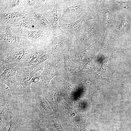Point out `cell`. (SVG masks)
Wrapping results in <instances>:
<instances>
[{
  "mask_svg": "<svg viewBox=\"0 0 131 131\" xmlns=\"http://www.w3.org/2000/svg\"><path fill=\"white\" fill-rule=\"evenodd\" d=\"M89 1L55 0L57 9L58 23L69 24L79 19L90 12Z\"/></svg>",
  "mask_w": 131,
  "mask_h": 131,
  "instance_id": "obj_1",
  "label": "cell"
},
{
  "mask_svg": "<svg viewBox=\"0 0 131 131\" xmlns=\"http://www.w3.org/2000/svg\"><path fill=\"white\" fill-rule=\"evenodd\" d=\"M65 32L64 34L53 35L44 46L50 57L48 60L54 65L63 64L61 63L62 59H64L61 52L67 48H71L75 40L73 34L67 31Z\"/></svg>",
  "mask_w": 131,
  "mask_h": 131,
  "instance_id": "obj_2",
  "label": "cell"
},
{
  "mask_svg": "<svg viewBox=\"0 0 131 131\" xmlns=\"http://www.w3.org/2000/svg\"><path fill=\"white\" fill-rule=\"evenodd\" d=\"M44 63L33 66L20 65L18 67L16 73V81L23 87L28 94L32 93L30 86L33 77L38 71L43 70Z\"/></svg>",
  "mask_w": 131,
  "mask_h": 131,
  "instance_id": "obj_3",
  "label": "cell"
},
{
  "mask_svg": "<svg viewBox=\"0 0 131 131\" xmlns=\"http://www.w3.org/2000/svg\"><path fill=\"white\" fill-rule=\"evenodd\" d=\"M63 66L60 64L54 65L48 60L45 62L43 71L40 74V78L43 84V91L45 97L47 94L49 85L52 79L57 76L65 77L63 72Z\"/></svg>",
  "mask_w": 131,
  "mask_h": 131,
  "instance_id": "obj_4",
  "label": "cell"
},
{
  "mask_svg": "<svg viewBox=\"0 0 131 131\" xmlns=\"http://www.w3.org/2000/svg\"><path fill=\"white\" fill-rule=\"evenodd\" d=\"M34 48V46L28 44L20 48L0 52V67L5 64L12 62L20 63Z\"/></svg>",
  "mask_w": 131,
  "mask_h": 131,
  "instance_id": "obj_5",
  "label": "cell"
},
{
  "mask_svg": "<svg viewBox=\"0 0 131 131\" xmlns=\"http://www.w3.org/2000/svg\"><path fill=\"white\" fill-rule=\"evenodd\" d=\"M3 65L5 69L0 74V82L6 85L12 92H14L19 88L20 85L16 81V76L20 63L18 62H14Z\"/></svg>",
  "mask_w": 131,
  "mask_h": 131,
  "instance_id": "obj_6",
  "label": "cell"
},
{
  "mask_svg": "<svg viewBox=\"0 0 131 131\" xmlns=\"http://www.w3.org/2000/svg\"><path fill=\"white\" fill-rule=\"evenodd\" d=\"M50 57L44 47H36L20 63V65L33 66L41 65Z\"/></svg>",
  "mask_w": 131,
  "mask_h": 131,
  "instance_id": "obj_7",
  "label": "cell"
},
{
  "mask_svg": "<svg viewBox=\"0 0 131 131\" xmlns=\"http://www.w3.org/2000/svg\"><path fill=\"white\" fill-rule=\"evenodd\" d=\"M71 48L64 49L61 52L64 60L63 72L65 75V80L67 81L70 77L77 69L82 66V65L75 63L71 59L69 51Z\"/></svg>",
  "mask_w": 131,
  "mask_h": 131,
  "instance_id": "obj_8",
  "label": "cell"
},
{
  "mask_svg": "<svg viewBox=\"0 0 131 131\" xmlns=\"http://www.w3.org/2000/svg\"><path fill=\"white\" fill-rule=\"evenodd\" d=\"M60 96L59 91L54 78L49 85L47 94L45 98L52 106L55 115L57 112L58 103Z\"/></svg>",
  "mask_w": 131,
  "mask_h": 131,
  "instance_id": "obj_9",
  "label": "cell"
},
{
  "mask_svg": "<svg viewBox=\"0 0 131 131\" xmlns=\"http://www.w3.org/2000/svg\"><path fill=\"white\" fill-rule=\"evenodd\" d=\"M44 13L45 17L51 24L54 35L64 34L65 33V32L62 30L59 24L57 9L55 2L53 8L48 12Z\"/></svg>",
  "mask_w": 131,
  "mask_h": 131,
  "instance_id": "obj_10",
  "label": "cell"
},
{
  "mask_svg": "<svg viewBox=\"0 0 131 131\" xmlns=\"http://www.w3.org/2000/svg\"><path fill=\"white\" fill-rule=\"evenodd\" d=\"M86 15L82 16L79 19L72 23L66 24L59 23L62 30L64 32L67 31L73 34L75 38L74 42L78 41L82 34L81 28L82 24Z\"/></svg>",
  "mask_w": 131,
  "mask_h": 131,
  "instance_id": "obj_11",
  "label": "cell"
},
{
  "mask_svg": "<svg viewBox=\"0 0 131 131\" xmlns=\"http://www.w3.org/2000/svg\"><path fill=\"white\" fill-rule=\"evenodd\" d=\"M54 79L59 88H62L69 91L78 97L82 89L76 84H72L67 81L64 77L61 76H56Z\"/></svg>",
  "mask_w": 131,
  "mask_h": 131,
  "instance_id": "obj_12",
  "label": "cell"
},
{
  "mask_svg": "<svg viewBox=\"0 0 131 131\" xmlns=\"http://www.w3.org/2000/svg\"><path fill=\"white\" fill-rule=\"evenodd\" d=\"M35 103L37 106L43 113L51 116L55 115L52 106L45 98L38 95L35 98Z\"/></svg>",
  "mask_w": 131,
  "mask_h": 131,
  "instance_id": "obj_13",
  "label": "cell"
},
{
  "mask_svg": "<svg viewBox=\"0 0 131 131\" xmlns=\"http://www.w3.org/2000/svg\"><path fill=\"white\" fill-rule=\"evenodd\" d=\"M60 97L58 103L57 111H60L62 115L68 119L74 118L76 115L72 109L67 103L65 101L64 98L60 95Z\"/></svg>",
  "mask_w": 131,
  "mask_h": 131,
  "instance_id": "obj_14",
  "label": "cell"
},
{
  "mask_svg": "<svg viewBox=\"0 0 131 131\" xmlns=\"http://www.w3.org/2000/svg\"><path fill=\"white\" fill-rule=\"evenodd\" d=\"M9 106L7 104L3 107L0 113V131H7V128L10 124V117L9 111Z\"/></svg>",
  "mask_w": 131,
  "mask_h": 131,
  "instance_id": "obj_15",
  "label": "cell"
},
{
  "mask_svg": "<svg viewBox=\"0 0 131 131\" xmlns=\"http://www.w3.org/2000/svg\"><path fill=\"white\" fill-rule=\"evenodd\" d=\"M44 13H35L36 20L43 29L53 32L51 24L45 17Z\"/></svg>",
  "mask_w": 131,
  "mask_h": 131,
  "instance_id": "obj_16",
  "label": "cell"
},
{
  "mask_svg": "<svg viewBox=\"0 0 131 131\" xmlns=\"http://www.w3.org/2000/svg\"><path fill=\"white\" fill-rule=\"evenodd\" d=\"M9 111L10 117L9 128L7 131H20V128L16 117L13 114L11 107L9 106Z\"/></svg>",
  "mask_w": 131,
  "mask_h": 131,
  "instance_id": "obj_17",
  "label": "cell"
},
{
  "mask_svg": "<svg viewBox=\"0 0 131 131\" xmlns=\"http://www.w3.org/2000/svg\"><path fill=\"white\" fill-rule=\"evenodd\" d=\"M95 58H92L88 61L78 72L93 73L95 71Z\"/></svg>",
  "mask_w": 131,
  "mask_h": 131,
  "instance_id": "obj_18",
  "label": "cell"
},
{
  "mask_svg": "<svg viewBox=\"0 0 131 131\" xmlns=\"http://www.w3.org/2000/svg\"><path fill=\"white\" fill-rule=\"evenodd\" d=\"M85 122L81 120L76 121L72 126L73 131H81L85 127Z\"/></svg>",
  "mask_w": 131,
  "mask_h": 131,
  "instance_id": "obj_19",
  "label": "cell"
},
{
  "mask_svg": "<svg viewBox=\"0 0 131 131\" xmlns=\"http://www.w3.org/2000/svg\"><path fill=\"white\" fill-rule=\"evenodd\" d=\"M19 15V14L12 12L5 13L1 14V16H3V19L7 22L12 21L16 17L18 16Z\"/></svg>",
  "mask_w": 131,
  "mask_h": 131,
  "instance_id": "obj_20",
  "label": "cell"
},
{
  "mask_svg": "<svg viewBox=\"0 0 131 131\" xmlns=\"http://www.w3.org/2000/svg\"><path fill=\"white\" fill-rule=\"evenodd\" d=\"M34 118L35 126L39 131H49L41 122L37 115H34Z\"/></svg>",
  "mask_w": 131,
  "mask_h": 131,
  "instance_id": "obj_21",
  "label": "cell"
},
{
  "mask_svg": "<svg viewBox=\"0 0 131 131\" xmlns=\"http://www.w3.org/2000/svg\"><path fill=\"white\" fill-rule=\"evenodd\" d=\"M52 121L54 127L57 131H65L62 127L58 117L54 115L52 116Z\"/></svg>",
  "mask_w": 131,
  "mask_h": 131,
  "instance_id": "obj_22",
  "label": "cell"
},
{
  "mask_svg": "<svg viewBox=\"0 0 131 131\" xmlns=\"http://www.w3.org/2000/svg\"><path fill=\"white\" fill-rule=\"evenodd\" d=\"M33 22V21H31L28 19H25L20 21L16 25L18 26H22L30 28L31 25Z\"/></svg>",
  "mask_w": 131,
  "mask_h": 131,
  "instance_id": "obj_23",
  "label": "cell"
},
{
  "mask_svg": "<svg viewBox=\"0 0 131 131\" xmlns=\"http://www.w3.org/2000/svg\"><path fill=\"white\" fill-rule=\"evenodd\" d=\"M104 80L112 85L116 87H122L124 86L125 84L124 82H119L115 81L111 78L104 79Z\"/></svg>",
  "mask_w": 131,
  "mask_h": 131,
  "instance_id": "obj_24",
  "label": "cell"
},
{
  "mask_svg": "<svg viewBox=\"0 0 131 131\" xmlns=\"http://www.w3.org/2000/svg\"><path fill=\"white\" fill-rule=\"evenodd\" d=\"M10 5V8H13L17 6L19 3L20 1L18 0H13L11 1Z\"/></svg>",
  "mask_w": 131,
  "mask_h": 131,
  "instance_id": "obj_25",
  "label": "cell"
},
{
  "mask_svg": "<svg viewBox=\"0 0 131 131\" xmlns=\"http://www.w3.org/2000/svg\"><path fill=\"white\" fill-rule=\"evenodd\" d=\"M40 77V74L37 76H34L32 79V82L36 83L38 82Z\"/></svg>",
  "mask_w": 131,
  "mask_h": 131,
  "instance_id": "obj_26",
  "label": "cell"
},
{
  "mask_svg": "<svg viewBox=\"0 0 131 131\" xmlns=\"http://www.w3.org/2000/svg\"><path fill=\"white\" fill-rule=\"evenodd\" d=\"M35 1L34 0H27V4L30 6H33L35 4Z\"/></svg>",
  "mask_w": 131,
  "mask_h": 131,
  "instance_id": "obj_27",
  "label": "cell"
},
{
  "mask_svg": "<svg viewBox=\"0 0 131 131\" xmlns=\"http://www.w3.org/2000/svg\"><path fill=\"white\" fill-rule=\"evenodd\" d=\"M115 121H116V126H115L116 131H118V129L117 128V123L118 122V118H117V114L116 118V119Z\"/></svg>",
  "mask_w": 131,
  "mask_h": 131,
  "instance_id": "obj_28",
  "label": "cell"
},
{
  "mask_svg": "<svg viewBox=\"0 0 131 131\" xmlns=\"http://www.w3.org/2000/svg\"><path fill=\"white\" fill-rule=\"evenodd\" d=\"M33 131H39L38 130H35Z\"/></svg>",
  "mask_w": 131,
  "mask_h": 131,
  "instance_id": "obj_29",
  "label": "cell"
}]
</instances>
